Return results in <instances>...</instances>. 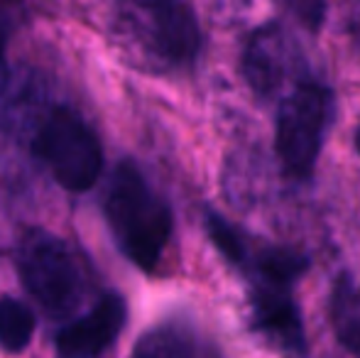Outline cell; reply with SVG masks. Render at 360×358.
Returning a JSON list of instances; mask_svg holds the SVG:
<instances>
[{
  "label": "cell",
  "mask_w": 360,
  "mask_h": 358,
  "mask_svg": "<svg viewBox=\"0 0 360 358\" xmlns=\"http://www.w3.org/2000/svg\"><path fill=\"white\" fill-rule=\"evenodd\" d=\"M103 214L120 253L138 270L155 272L174 234V214L133 160L115 165Z\"/></svg>",
  "instance_id": "obj_1"
},
{
  "label": "cell",
  "mask_w": 360,
  "mask_h": 358,
  "mask_svg": "<svg viewBox=\"0 0 360 358\" xmlns=\"http://www.w3.org/2000/svg\"><path fill=\"white\" fill-rule=\"evenodd\" d=\"M333 118L336 96L323 82L299 79L282 96L275 123V155L285 177L292 181L314 177Z\"/></svg>",
  "instance_id": "obj_2"
},
{
  "label": "cell",
  "mask_w": 360,
  "mask_h": 358,
  "mask_svg": "<svg viewBox=\"0 0 360 358\" xmlns=\"http://www.w3.org/2000/svg\"><path fill=\"white\" fill-rule=\"evenodd\" d=\"M20 282L49 317H69L84 300V272L72 248L47 229H27L18 241Z\"/></svg>",
  "instance_id": "obj_3"
},
{
  "label": "cell",
  "mask_w": 360,
  "mask_h": 358,
  "mask_svg": "<svg viewBox=\"0 0 360 358\" xmlns=\"http://www.w3.org/2000/svg\"><path fill=\"white\" fill-rule=\"evenodd\" d=\"M32 153L62 189H94L103 170V148L91 125L69 106H54L32 140Z\"/></svg>",
  "instance_id": "obj_4"
},
{
  "label": "cell",
  "mask_w": 360,
  "mask_h": 358,
  "mask_svg": "<svg viewBox=\"0 0 360 358\" xmlns=\"http://www.w3.org/2000/svg\"><path fill=\"white\" fill-rule=\"evenodd\" d=\"M123 23L147 57L169 69L191 67L204 44L199 18L189 3H133L123 10Z\"/></svg>",
  "instance_id": "obj_5"
},
{
  "label": "cell",
  "mask_w": 360,
  "mask_h": 358,
  "mask_svg": "<svg viewBox=\"0 0 360 358\" xmlns=\"http://www.w3.org/2000/svg\"><path fill=\"white\" fill-rule=\"evenodd\" d=\"M248 309L250 329L265 336L272 349L282 351L289 358H304L309 354L307 326L294 300V287L250 285Z\"/></svg>",
  "instance_id": "obj_6"
},
{
  "label": "cell",
  "mask_w": 360,
  "mask_h": 358,
  "mask_svg": "<svg viewBox=\"0 0 360 358\" xmlns=\"http://www.w3.org/2000/svg\"><path fill=\"white\" fill-rule=\"evenodd\" d=\"M294 52L297 47L282 20H267L248 32L240 52V72L257 98H275L280 94L294 67Z\"/></svg>",
  "instance_id": "obj_7"
},
{
  "label": "cell",
  "mask_w": 360,
  "mask_h": 358,
  "mask_svg": "<svg viewBox=\"0 0 360 358\" xmlns=\"http://www.w3.org/2000/svg\"><path fill=\"white\" fill-rule=\"evenodd\" d=\"M128 321V302L118 292H108L86 317L67 324L54 339L59 358H96L123 331Z\"/></svg>",
  "instance_id": "obj_8"
},
{
  "label": "cell",
  "mask_w": 360,
  "mask_h": 358,
  "mask_svg": "<svg viewBox=\"0 0 360 358\" xmlns=\"http://www.w3.org/2000/svg\"><path fill=\"white\" fill-rule=\"evenodd\" d=\"M328 324L338 344L360 358V282L348 270L338 272L328 292Z\"/></svg>",
  "instance_id": "obj_9"
},
{
  "label": "cell",
  "mask_w": 360,
  "mask_h": 358,
  "mask_svg": "<svg viewBox=\"0 0 360 358\" xmlns=\"http://www.w3.org/2000/svg\"><path fill=\"white\" fill-rule=\"evenodd\" d=\"M135 358H196V336L181 321H162L138 339Z\"/></svg>",
  "instance_id": "obj_10"
},
{
  "label": "cell",
  "mask_w": 360,
  "mask_h": 358,
  "mask_svg": "<svg viewBox=\"0 0 360 358\" xmlns=\"http://www.w3.org/2000/svg\"><path fill=\"white\" fill-rule=\"evenodd\" d=\"M37 321L27 305L15 297H0V349L8 354H22L32 344Z\"/></svg>",
  "instance_id": "obj_11"
},
{
  "label": "cell",
  "mask_w": 360,
  "mask_h": 358,
  "mask_svg": "<svg viewBox=\"0 0 360 358\" xmlns=\"http://www.w3.org/2000/svg\"><path fill=\"white\" fill-rule=\"evenodd\" d=\"M285 10L294 15V20H297L302 27H307L309 32H319L321 30V25L326 23V13L328 8L323 3H319V0H302V3H287Z\"/></svg>",
  "instance_id": "obj_12"
},
{
  "label": "cell",
  "mask_w": 360,
  "mask_h": 358,
  "mask_svg": "<svg viewBox=\"0 0 360 358\" xmlns=\"http://www.w3.org/2000/svg\"><path fill=\"white\" fill-rule=\"evenodd\" d=\"M8 39H10V25L8 18L0 13V89L8 82Z\"/></svg>",
  "instance_id": "obj_13"
},
{
  "label": "cell",
  "mask_w": 360,
  "mask_h": 358,
  "mask_svg": "<svg viewBox=\"0 0 360 358\" xmlns=\"http://www.w3.org/2000/svg\"><path fill=\"white\" fill-rule=\"evenodd\" d=\"M346 32H348V37H351L353 47H356L360 54V10L351 13V18H348V23H346Z\"/></svg>",
  "instance_id": "obj_14"
},
{
  "label": "cell",
  "mask_w": 360,
  "mask_h": 358,
  "mask_svg": "<svg viewBox=\"0 0 360 358\" xmlns=\"http://www.w3.org/2000/svg\"><path fill=\"white\" fill-rule=\"evenodd\" d=\"M353 145H356V153L360 155V120L356 125V133H353Z\"/></svg>",
  "instance_id": "obj_15"
}]
</instances>
